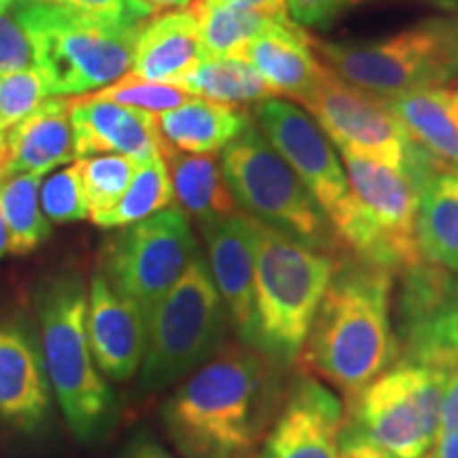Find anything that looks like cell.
I'll return each mask as SVG.
<instances>
[{"label":"cell","instance_id":"cell-1","mask_svg":"<svg viewBox=\"0 0 458 458\" xmlns=\"http://www.w3.org/2000/svg\"><path fill=\"white\" fill-rule=\"evenodd\" d=\"M283 369L246 344H225L165 399L162 425L182 458H257L283 408Z\"/></svg>","mask_w":458,"mask_h":458},{"label":"cell","instance_id":"cell-2","mask_svg":"<svg viewBox=\"0 0 458 458\" xmlns=\"http://www.w3.org/2000/svg\"><path fill=\"white\" fill-rule=\"evenodd\" d=\"M394 274L337 257V267L308 340L297 374L312 376L352 403L377 376L397 363L393 329Z\"/></svg>","mask_w":458,"mask_h":458},{"label":"cell","instance_id":"cell-3","mask_svg":"<svg viewBox=\"0 0 458 458\" xmlns=\"http://www.w3.org/2000/svg\"><path fill=\"white\" fill-rule=\"evenodd\" d=\"M253 348L291 368L297 363L337 267V257L312 249L255 219Z\"/></svg>","mask_w":458,"mask_h":458},{"label":"cell","instance_id":"cell-4","mask_svg":"<svg viewBox=\"0 0 458 458\" xmlns=\"http://www.w3.org/2000/svg\"><path fill=\"white\" fill-rule=\"evenodd\" d=\"M89 289L57 276L37 295V331L49 385L79 442L102 437L114 418V394L96 365L88 335Z\"/></svg>","mask_w":458,"mask_h":458},{"label":"cell","instance_id":"cell-5","mask_svg":"<svg viewBox=\"0 0 458 458\" xmlns=\"http://www.w3.org/2000/svg\"><path fill=\"white\" fill-rule=\"evenodd\" d=\"M325 68L382 100L444 88L458 77V13L435 15L376 41L329 43L312 38Z\"/></svg>","mask_w":458,"mask_h":458},{"label":"cell","instance_id":"cell-6","mask_svg":"<svg viewBox=\"0 0 458 458\" xmlns=\"http://www.w3.org/2000/svg\"><path fill=\"white\" fill-rule=\"evenodd\" d=\"M351 196L331 219L340 253L397 276L422 259L416 236L418 191L401 170L340 151Z\"/></svg>","mask_w":458,"mask_h":458},{"label":"cell","instance_id":"cell-7","mask_svg":"<svg viewBox=\"0 0 458 458\" xmlns=\"http://www.w3.org/2000/svg\"><path fill=\"white\" fill-rule=\"evenodd\" d=\"M11 9L30 32L37 66L49 79L51 98L98 91L125 77L145 26L105 24L47 0H26Z\"/></svg>","mask_w":458,"mask_h":458},{"label":"cell","instance_id":"cell-8","mask_svg":"<svg viewBox=\"0 0 458 458\" xmlns=\"http://www.w3.org/2000/svg\"><path fill=\"white\" fill-rule=\"evenodd\" d=\"M232 327L208 263H189L179 283L147 317L145 357L139 369L140 393H157L202 368L227 344Z\"/></svg>","mask_w":458,"mask_h":458},{"label":"cell","instance_id":"cell-9","mask_svg":"<svg viewBox=\"0 0 458 458\" xmlns=\"http://www.w3.org/2000/svg\"><path fill=\"white\" fill-rule=\"evenodd\" d=\"M221 168L242 213L312 249L342 255L323 206L259 130L250 125L229 142L221 151Z\"/></svg>","mask_w":458,"mask_h":458},{"label":"cell","instance_id":"cell-10","mask_svg":"<svg viewBox=\"0 0 458 458\" xmlns=\"http://www.w3.org/2000/svg\"><path fill=\"white\" fill-rule=\"evenodd\" d=\"M448 376L397 363L344 405L342 444L368 442L397 458H425L437 437Z\"/></svg>","mask_w":458,"mask_h":458},{"label":"cell","instance_id":"cell-11","mask_svg":"<svg viewBox=\"0 0 458 458\" xmlns=\"http://www.w3.org/2000/svg\"><path fill=\"white\" fill-rule=\"evenodd\" d=\"M198 255L189 216L170 206L106 240L100 274L114 293L134 303L147 318Z\"/></svg>","mask_w":458,"mask_h":458},{"label":"cell","instance_id":"cell-12","mask_svg":"<svg viewBox=\"0 0 458 458\" xmlns=\"http://www.w3.org/2000/svg\"><path fill=\"white\" fill-rule=\"evenodd\" d=\"M394 297V340L403 363L458 374V276L420 259L401 270Z\"/></svg>","mask_w":458,"mask_h":458},{"label":"cell","instance_id":"cell-13","mask_svg":"<svg viewBox=\"0 0 458 458\" xmlns=\"http://www.w3.org/2000/svg\"><path fill=\"white\" fill-rule=\"evenodd\" d=\"M303 106L340 151L374 159L403 174L425 148L411 139L386 100L352 88L327 68Z\"/></svg>","mask_w":458,"mask_h":458},{"label":"cell","instance_id":"cell-14","mask_svg":"<svg viewBox=\"0 0 458 458\" xmlns=\"http://www.w3.org/2000/svg\"><path fill=\"white\" fill-rule=\"evenodd\" d=\"M255 119L261 134L317 198L329 221L334 219L348 202L351 185L327 134L300 106L280 98L259 102Z\"/></svg>","mask_w":458,"mask_h":458},{"label":"cell","instance_id":"cell-15","mask_svg":"<svg viewBox=\"0 0 458 458\" xmlns=\"http://www.w3.org/2000/svg\"><path fill=\"white\" fill-rule=\"evenodd\" d=\"M38 331L24 318L0 320V427L34 435L54 414Z\"/></svg>","mask_w":458,"mask_h":458},{"label":"cell","instance_id":"cell-16","mask_svg":"<svg viewBox=\"0 0 458 458\" xmlns=\"http://www.w3.org/2000/svg\"><path fill=\"white\" fill-rule=\"evenodd\" d=\"M344 418L340 394L300 374L257 458H340Z\"/></svg>","mask_w":458,"mask_h":458},{"label":"cell","instance_id":"cell-17","mask_svg":"<svg viewBox=\"0 0 458 458\" xmlns=\"http://www.w3.org/2000/svg\"><path fill=\"white\" fill-rule=\"evenodd\" d=\"M206 263L225 303L232 327L240 342L253 346L255 325V270L257 229L255 219L242 210L202 227Z\"/></svg>","mask_w":458,"mask_h":458},{"label":"cell","instance_id":"cell-18","mask_svg":"<svg viewBox=\"0 0 458 458\" xmlns=\"http://www.w3.org/2000/svg\"><path fill=\"white\" fill-rule=\"evenodd\" d=\"M71 125L74 159L113 153L145 162L168 147L156 114L94 96L71 98Z\"/></svg>","mask_w":458,"mask_h":458},{"label":"cell","instance_id":"cell-19","mask_svg":"<svg viewBox=\"0 0 458 458\" xmlns=\"http://www.w3.org/2000/svg\"><path fill=\"white\" fill-rule=\"evenodd\" d=\"M88 335L96 365L106 380L128 382L139 374L147 342V318L94 274L88 301Z\"/></svg>","mask_w":458,"mask_h":458},{"label":"cell","instance_id":"cell-20","mask_svg":"<svg viewBox=\"0 0 458 458\" xmlns=\"http://www.w3.org/2000/svg\"><path fill=\"white\" fill-rule=\"evenodd\" d=\"M244 60L253 64L278 96L306 105L325 74V64L314 51L306 28L278 17L259 37L246 45Z\"/></svg>","mask_w":458,"mask_h":458},{"label":"cell","instance_id":"cell-21","mask_svg":"<svg viewBox=\"0 0 458 458\" xmlns=\"http://www.w3.org/2000/svg\"><path fill=\"white\" fill-rule=\"evenodd\" d=\"M72 159L71 98H49L7 131L0 151V179L47 174Z\"/></svg>","mask_w":458,"mask_h":458},{"label":"cell","instance_id":"cell-22","mask_svg":"<svg viewBox=\"0 0 458 458\" xmlns=\"http://www.w3.org/2000/svg\"><path fill=\"white\" fill-rule=\"evenodd\" d=\"M206 57L202 34L191 9L156 13L140 28L131 74L148 81L176 83Z\"/></svg>","mask_w":458,"mask_h":458},{"label":"cell","instance_id":"cell-23","mask_svg":"<svg viewBox=\"0 0 458 458\" xmlns=\"http://www.w3.org/2000/svg\"><path fill=\"white\" fill-rule=\"evenodd\" d=\"M157 123L172 148L193 156H216L253 125L242 108L204 98H191L162 113Z\"/></svg>","mask_w":458,"mask_h":458},{"label":"cell","instance_id":"cell-24","mask_svg":"<svg viewBox=\"0 0 458 458\" xmlns=\"http://www.w3.org/2000/svg\"><path fill=\"white\" fill-rule=\"evenodd\" d=\"M164 159L170 170L174 199H179L182 213L196 219L199 227L238 213L240 208L233 202L216 156H193L168 145Z\"/></svg>","mask_w":458,"mask_h":458},{"label":"cell","instance_id":"cell-25","mask_svg":"<svg viewBox=\"0 0 458 458\" xmlns=\"http://www.w3.org/2000/svg\"><path fill=\"white\" fill-rule=\"evenodd\" d=\"M416 236L422 259L458 276V168L437 172L418 189Z\"/></svg>","mask_w":458,"mask_h":458},{"label":"cell","instance_id":"cell-26","mask_svg":"<svg viewBox=\"0 0 458 458\" xmlns=\"http://www.w3.org/2000/svg\"><path fill=\"white\" fill-rule=\"evenodd\" d=\"M411 139L442 162L458 168V94L431 88L386 100Z\"/></svg>","mask_w":458,"mask_h":458},{"label":"cell","instance_id":"cell-27","mask_svg":"<svg viewBox=\"0 0 458 458\" xmlns=\"http://www.w3.org/2000/svg\"><path fill=\"white\" fill-rule=\"evenodd\" d=\"M174 85H179L191 96H202L204 100L232 106L259 105L270 98H280L259 71L244 57L206 55Z\"/></svg>","mask_w":458,"mask_h":458},{"label":"cell","instance_id":"cell-28","mask_svg":"<svg viewBox=\"0 0 458 458\" xmlns=\"http://www.w3.org/2000/svg\"><path fill=\"white\" fill-rule=\"evenodd\" d=\"M43 174L0 179V210L9 229V255L24 257L51 236V223L41 208Z\"/></svg>","mask_w":458,"mask_h":458},{"label":"cell","instance_id":"cell-29","mask_svg":"<svg viewBox=\"0 0 458 458\" xmlns=\"http://www.w3.org/2000/svg\"><path fill=\"white\" fill-rule=\"evenodd\" d=\"M189 9L196 15L206 55L210 57H242L246 45L278 20L233 7L225 0H193Z\"/></svg>","mask_w":458,"mask_h":458},{"label":"cell","instance_id":"cell-30","mask_svg":"<svg viewBox=\"0 0 458 458\" xmlns=\"http://www.w3.org/2000/svg\"><path fill=\"white\" fill-rule=\"evenodd\" d=\"M174 202V189L164 156L139 162L123 198L111 210L89 219L96 227L122 229L162 213Z\"/></svg>","mask_w":458,"mask_h":458},{"label":"cell","instance_id":"cell-31","mask_svg":"<svg viewBox=\"0 0 458 458\" xmlns=\"http://www.w3.org/2000/svg\"><path fill=\"white\" fill-rule=\"evenodd\" d=\"M85 198L89 206V219L111 210L123 198L139 162L128 156H94L79 159Z\"/></svg>","mask_w":458,"mask_h":458},{"label":"cell","instance_id":"cell-32","mask_svg":"<svg viewBox=\"0 0 458 458\" xmlns=\"http://www.w3.org/2000/svg\"><path fill=\"white\" fill-rule=\"evenodd\" d=\"M91 96L98 100H111L131 108H140V111L156 114V117L191 100V94L179 88V85L148 81V79L136 77L131 72L125 74L119 81L106 85V88L94 91Z\"/></svg>","mask_w":458,"mask_h":458},{"label":"cell","instance_id":"cell-33","mask_svg":"<svg viewBox=\"0 0 458 458\" xmlns=\"http://www.w3.org/2000/svg\"><path fill=\"white\" fill-rule=\"evenodd\" d=\"M49 98V79L38 66L0 74V123L9 131Z\"/></svg>","mask_w":458,"mask_h":458},{"label":"cell","instance_id":"cell-34","mask_svg":"<svg viewBox=\"0 0 458 458\" xmlns=\"http://www.w3.org/2000/svg\"><path fill=\"white\" fill-rule=\"evenodd\" d=\"M41 208L49 223H60V225L89 219L79 162L55 170L41 182Z\"/></svg>","mask_w":458,"mask_h":458},{"label":"cell","instance_id":"cell-35","mask_svg":"<svg viewBox=\"0 0 458 458\" xmlns=\"http://www.w3.org/2000/svg\"><path fill=\"white\" fill-rule=\"evenodd\" d=\"M72 13L105 21V24L136 28L147 24L157 13L145 0H47Z\"/></svg>","mask_w":458,"mask_h":458},{"label":"cell","instance_id":"cell-36","mask_svg":"<svg viewBox=\"0 0 458 458\" xmlns=\"http://www.w3.org/2000/svg\"><path fill=\"white\" fill-rule=\"evenodd\" d=\"M37 66V47L13 9L0 11V74Z\"/></svg>","mask_w":458,"mask_h":458},{"label":"cell","instance_id":"cell-37","mask_svg":"<svg viewBox=\"0 0 458 458\" xmlns=\"http://www.w3.org/2000/svg\"><path fill=\"white\" fill-rule=\"evenodd\" d=\"M368 3L371 0H286V9H289L291 20L300 26L325 30L348 11Z\"/></svg>","mask_w":458,"mask_h":458},{"label":"cell","instance_id":"cell-38","mask_svg":"<svg viewBox=\"0 0 458 458\" xmlns=\"http://www.w3.org/2000/svg\"><path fill=\"white\" fill-rule=\"evenodd\" d=\"M425 458H458V374L448 377L437 437Z\"/></svg>","mask_w":458,"mask_h":458},{"label":"cell","instance_id":"cell-39","mask_svg":"<svg viewBox=\"0 0 458 458\" xmlns=\"http://www.w3.org/2000/svg\"><path fill=\"white\" fill-rule=\"evenodd\" d=\"M122 458H174L162 444H157L156 439L147 437V435H139L128 444V448L123 450Z\"/></svg>","mask_w":458,"mask_h":458},{"label":"cell","instance_id":"cell-40","mask_svg":"<svg viewBox=\"0 0 458 458\" xmlns=\"http://www.w3.org/2000/svg\"><path fill=\"white\" fill-rule=\"evenodd\" d=\"M227 4L233 7L257 11V13L272 15V17H286L289 9H286V0H225Z\"/></svg>","mask_w":458,"mask_h":458},{"label":"cell","instance_id":"cell-41","mask_svg":"<svg viewBox=\"0 0 458 458\" xmlns=\"http://www.w3.org/2000/svg\"><path fill=\"white\" fill-rule=\"evenodd\" d=\"M340 458H397L391 452L377 448L374 444L368 442H348L342 444Z\"/></svg>","mask_w":458,"mask_h":458},{"label":"cell","instance_id":"cell-42","mask_svg":"<svg viewBox=\"0 0 458 458\" xmlns=\"http://www.w3.org/2000/svg\"><path fill=\"white\" fill-rule=\"evenodd\" d=\"M156 11H172V9H187L193 0H145Z\"/></svg>","mask_w":458,"mask_h":458},{"label":"cell","instance_id":"cell-43","mask_svg":"<svg viewBox=\"0 0 458 458\" xmlns=\"http://www.w3.org/2000/svg\"><path fill=\"white\" fill-rule=\"evenodd\" d=\"M4 255H9V229L0 210V261L4 259Z\"/></svg>","mask_w":458,"mask_h":458},{"label":"cell","instance_id":"cell-44","mask_svg":"<svg viewBox=\"0 0 458 458\" xmlns=\"http://www.w3.org/2000/svg\"><path fill=\"white\" fill-rule=\"evenodd\" d=\"M20 3H26V0H0V11H9L11 7H15V4Z\"/></svg>","mask_w":458,"mask_h":458},{"label":"cell","instance_id":"cell-45","mask_svg":"<svg viewBox=\"0 0 458 458\" xmlns=\"http://www.w3.org/2000/svg\"><path fill=\"white\" fill-rule=\"evenodd\" d=\"M4 139H7V130H4V128H3V123H0V151H3Z\"/></svg>","mask_w":458,"mask_h":458},{"label":"cell","instance_id":"cell-46","mask_svg":"<svg viewBox=\"0 0 458 458\" xmlns=\"http://www.w3.org/2000/svg\"><path fill=\"white\" fill-rule=\"evenodd\" d=\"M456 94H458V88H456Z\"/></svg>","mask_w":458,"mask_h":458}]
</instances>
